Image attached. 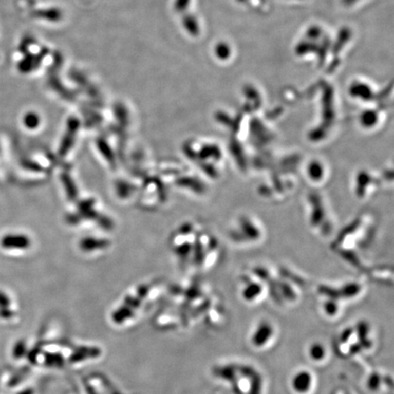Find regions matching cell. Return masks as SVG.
Instances as JSON below:
<instances>
[{
    "instance_id": "6da1fadb",
    "label": "cell",
    "mask_w": 394,
    "mask_h": 394,
    "mask_svg": "<svg viewBox=\"0 0 394 394\" xmlns=\"http://www.w3.org/2000/svg\"><path fill=\"white\" fill-rule=\"evenodd\" d=\"M312 385V376L309 371H298L292 380V388L297 393L308 392Z\"/></svg>"
},
{
    "instance_id": "7a4b0ae2",
    "label": "cell",
    "mask_w": 394,
    "mask_h": 394,
    "mask_svg": "<svg viewBox=\"0 0 394 394\" xmlns=\"http://www.w3.org/2000/svg\"><path fill=\"white\" fill-rule=\"evenodd\" d=\"M273 332V328L268 322H263L257 327L255 333L253 334V344L257 347H260L266 344L269 337H271Z\"/></svg>"
},
{
    "instance_id": "3957f363",
    "label": "cell",
    "mask_w": 394,
    "mask_h": 394,
    "mask_svg": "<svg viewBox=\"0 0 394 394\" xmlns=\"http://www.w3.org/2000/svg\"><path fill=\"white\" fill-rule=\"evenodd\" d=\"M215 53H216V57L218 58V60L226 61L231 56V47L226 42H219L216 45Z\"/></svg>"
},
{
    "instance_id": "277c9868",
    "label": "cell",
    "mask_w": 394,
    "mask_h": 394,
    "mask_svg": "<svg viewBox=\"0 0 394 394\" xmlns=\"http://www.w3.org/2000/svg\"><path fill=\"white\" fill-rule=\"evenodd\" d=\"M326 350L324 346L320 343H314L309 348V356L313 361L320 362L325 357Z\"/></svg>"
},
{
    "instance_id": "5b68a950",
    "label": "cell",
    "mask_w": 394,
    "mask_h": 394,
    "mask_svg": "<svg viewBox=\"0 0 394 394\" xmlns=\"http://www.w3.org/2000/svg\"><path fill=\"white\" fill-rule=\"evenodd\" d=\"M260 291L259 287L257 286H253V287H248L247 289H245L244 297L248 299V301H252V298L256 297L258 296Z\"/></svg>"
},
{
    "instance_id": "8992f818",
    "label": "cell",
    "mask_w": 394,
    "mask_h": 394,
    "mask_svg": "<svg viewBox=\"0 0 394 394\" xmlns=\"http://www.w3.org/2000/svg\"><path fill=\"white\" fill-rule=\"evenodd\" d=\"M380 382H381L380 377L377 374L371 375L370 380H369V387H370V390H375L376 389H378Z\"/></svg>"
},
{
    "instance_id": "52a82bcc",
    "label": "cell",
    "mask_w": 394,
    "mask_h": 394,
    "mask_svg": "<svg viewBox=\"0 0 394 394\" xmlns=\"http://www.w3.org/2000/svg\"><path fill=\"white\" fill-rule=\"evenodd\" d=\"M325 309L328 315H335V313L337 312V305H335L331 302H328L325 306Z\"/></svg>"
}]
</instances>
